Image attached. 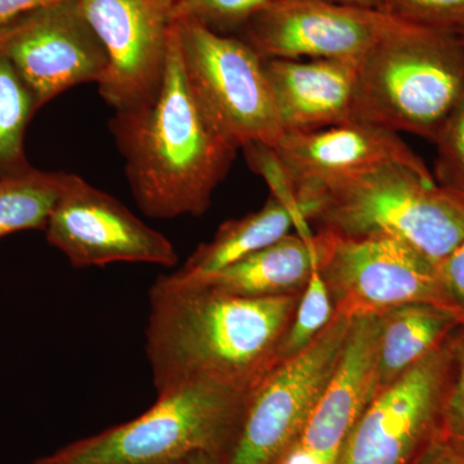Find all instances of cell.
Masks as SVG:
<instances>
[{"instance_id":"6da1fadb","label":"cell","mask_w":464,"mask_h":464,"mask_svg":"<svg viewBox=\"0 0 464 464\" xmlns=\"http://www.w3.org/2000/svg\"><path fill=\"white\" fill-rule=\"evenodd\" d=\"M301 295L243 297L161 276L150 290L146 328L157 392L194 381L250 392L277 365Z\"/></svg>"},{"instance_id":"7a4b0ae2","label":"cell","mask_w":464,"mask_h":464,"mask_svg":"<svg viewBox=\"0 0 464 464\" xmlns=\"http://www.w3.org/2000/svg\"><path fill=\"white\" fill-rule=\"evenodd\" d=\"M110 128L134 199L151 218L204 215L237 151L188 83L177 23L157 97L141 108L115 112Z\"/></svg>"},{"instance_id":"3957f363","label":"cell","mask_w":464,"mask_h":464,"mask_svg":"<svg viewBox=\"0 0 464 464\" xmlns=\"http://www.w3.org/2000/svg\"><path fill=\"white\" fill-rule=\"evenodd\" d=\"M299 213L341 237L404 241L438 265L464 241V195L387 164L295 195Z\"/></svg>"},{"instance_id":"277c9868","label":"cell","mask_w":464,"mask_h":464,"mask_svg":"<svg viewBox=\"0 0 464 464\" xmlns=\"http://www.w3.org/2000/svg\"><path fill=\"white\" fill-rule=\"evenodd\" d=\"M463 92L459 30L413 24L360 61L356 121L435 140Z\"/></svg>"},{"instance_id":"5b68a950","label":"cell","mask_w":464,"mask_h":464,"mask_svg":"<svg viewBox=\"0 0 464 464\" xmlns=\"http://www.w3.org/2000/svg\"><path fill=\"white\" fill-rule=\"evenodd\" d=\"M249 392L194 381L158 393L130 422L66 445L50 464H174L197 454L227 457L239 432Z\"/></svg>"},{"instance_id":"8992f818","label":"cell","mask_w":464,"mask_h":464,"mask_svg":"<svg viewBox=\"0 0 464 464\" xmlns=\"http://www.w3.org/2000/svg\"><path fill=\"white\" fill-rule=\"evenodd\" d=\"M183 66L213 123L237 149H273L284 130L265 60L248 42L192 18L177 20Z\"/></svg>"},{"instance_id":"52a82bcc","label":"cell","mask_w":464,"mask_h":464,"mask_svg":"<svg viewBox=\"0 0 464 464\" xmlns=\"http://www.w3.org/2000/svg\"><path fill=\"white\" fill-rule=\"evenodd\" d=\"M353 317L335 313L331 324L298 355L274 366L249 392L246 411L225 464H277L301 439L334 371Z\"/></svg>"},{"instance_id":"ba28073f","label":"cell","mask_w":464,"mask_h":464,"mask_svg":"<svg viewBox=\"0 0 464 464\" xmlns=\"http://www.w3.org/2000/svg\"><path fill=\"white\" fill-rule=\"evenodd\" d=\"M325 232L328 246L319 273L335 313L368 315L411 304L450 310L440 288L436 265L404 241L351 239Z\"/></svg>"},{"instance_id":"9c48e42d","label":"cell","mask_w":464,"mask_h":464,"mask_svg":"<svg viewBox=\"0 0 464 464\" xmlns=\"http://www.w3.org/2000/svg\"><path fill=\"white\" fill-rule=\"evenodd\" d=\"M413 25L381 9L326 0H276L244 25L264 60L360 63L382 43Z\"/></svg>"},{"instance_id":"30bf717a","label":"cell","mask_w":464,"mask_h":464,"mask_svg":"<svg viewBox=\"0 0 464 464\" xmlns=\"http://www.w3.org/2000/svg\"><path fill=\"white\" fill-rule=\"evenodd\" d=\"M448 340L366 406L337 464H417L439 440L447 384Z\"/></svg>"},{"instance_id":"8fae6325","label":"cell","mask_w":464,"mask_h":464,"mask_svg":"<svg viewBox=\"0 0 464 464\" xmlns=\"http://www.w3.org/2000/svg\"><path fill=\"white\" fill-rule=\"evenodd\" d=\"M109 69L99 92L115 112L148 105L166 72L177 0H79Z\"/></svg>"},{"instance_id":"7c38bea8","label":"cell","mask_w":464,"mask_h":464,"mask_svg":"<svg viewBox=\"0 0 464 464\" xmlns=\"http://www.w3.org/2000/svg\"><path fill=\"white\" fill-rule=\"evenodd\" d=\"M0 54L16 67L39 108L75 85L100 84L109 69L79 0H61L0 29Z\"/></svg>"},{"instance_id":"4fadbf2b","label":"cell","mask_w":464,"mask_h":464,"mask_svg":"<svg viewBox=\"0 0 464 464\" xmlns=\"http://www.w3.org/2000/svg\"><path fill=\"white\" fill-rule=\"evenodd\" d=\"M258 155L268 176L293 198L387 164L435 179L399 133L365 121L285 133L273 149L259 146Z\"/></svg>"},{"instance_id":"5bb4252c","label":"cell","mask_w":464,"mask_h":464,"mask_svg":"<svg viewBox=\"0 0 464 464\" xmlns=\"http://www.w3.org/2000/svg\"><path fill=\"white\" fill-rule=\"evenodd\" d=\"M48 243L74 267L118 262L172 267L176 248L111 195L72 174L45 225Z\"/></svg>"},{"instance_id":"9a60e30c","label":"cell","mask_w":464,"mask_h":464,"mask_svg":"<svg viewBox=\"0 0 464 464\" xmlns=\"http://www.w3.org/2000/svg\"><path fill=\"white\" fill-rule=\"evenodd\" d=\"M380 333V314L353 316L334 371L299 439L333 464L374 398Z\"/></svg>"},{"instance_id":"2e32d148","label":"cell","mask_w":464,"mask_h":464,"mask_svg":"<svg viewBox=\"0 0 464 464\" xmlns=\"http://www.w3.org/2000/svg\"><path fill=\"white\" fill-rule=\"evenodd\" d=\"M265 66L284 133L356 121L359 63L265 60Z\"/></svg>"},{"instance_id":"e0dca14e","label":"cell","mask_w":464,"mask_h":464,"mask_svg":"<svg viewBox=\"0 0 464 464\" xmlns=\"http://www.w3.org/2000/svg\"><path fill=\"white\" fill-rule=\"evenodd\" d=\"M328 246V235L288 234L270 246L252 253L237 264L195 282L176 284L204 285L243 295V297H279L301 295L319 270Z\"/></svg>"},{"instance_id":"ac0fdd59","label":"cell","mask_w":464,"mask_h":464,"mask_svg":"<svg viewBox=\"0 0 464 464\" xmlns=\"http://www.w3.org/2000/svg\"><path fill=\"white\" fill-rule=\"evenodd\" d=\"M295 227L299 234H313L301 213L271 192L261 209L224 222L212 240L198 246L179 270L167 276L179 283L203 279L282 239Z\"/></svg>"},{"instance_id":"d6986e66","label":"cell","mask_w":464,"mask_h":464,"mask_svg":"<svg viewBox=\"0 0 464 464\" xmlns=\"http://www.w3.org/2000/svg\"><path fill=\"white\" fill-rule=\"evenodd\" d=\"M380 315L374 396L442 346L458 326L464 325L453 311L430 304H404Z\"/></svg>"},{"instance_id":"ffe728a7","label":"cell","mask_w":464,"mask_h":464,"mask_svg":"<svg viewBox=\"0 0 464 464\" xmlns=\"http://www.w3.org/2000/svg\"><path fill=\"white\" fill-rule=\"evenodd\" d=\"M70 176L32 167L25 172L0 177V239L14 232L44 230Z\"/></svg>"},{"instance_id":"44dd1931","label":"cell","mask_w":464,"mask_h":464,"mask_svg":"<svg viewBox=\"0 0 464 464\" xmlns=\"http://www.w3.org/2000/svg\"><path fill=\"white\" fill-rule=\"evenodd\" d=\"M39 108L29 85L7 57L0 54V177L30 169L24 137Z\"/></svg>"},{"instance_id":"7402d4cb","label":"cell","mask_w":464,"mask_h":464,"mask_svg":"<svg viewBox=\"0 0 464 464\" xmlns=\"http://www.w3.org/2000/svg\"><path fill=\"white\" fill-rule=\"evenodd\" d=\"M334 306L319 270L302 292L277 353V364L310 346L334 317Z\"/></svg>"},{"instance_id":"603a6c76","label":"cell","mask_w":464,"mask_h":464,"mask_svg":"<svg viewBox=\"0 0 464 464\" xmlns=\"http://www.w3.org/2000/svg\"><path fill=\"white\" fill-rule=\"evenodd\" d=\"M448 346L450 362L440 413L439 440L464 458V325L449 335Z\"/></svg>"},{"instance_id":"cb8c5ba5","label":"cell","mask_w":464,"mask_h":464,"mask_svg":"<svg viewBox=\"0 0 464 464\" xmlns=\"http://www.w3.org/2000/svg\"><path fill=\"white\" fill-rule=\"evenodd\" d=\"M276 0H177L176 21L192 18L210 29L244 26Z\"/></svg>"},{"instance_id":"d4e9b609","label":"cell","mask_w":464,"mask_h":464,"mask_svg":"<svg viewBox=\"0 0 464 464\" xmlns=\"http://www.w3.org/2000/svg\"><path fill=\"white\" fill-rule=\"evenodd\" d=\"M433 141L438 146L436 181L464 195V92Z\"/></svg>"},{"instance_id":"484cf974","label":"cell","mask_w":464,"mask_h":464,"mask_svg":"<svg viewBox=\"0 0 464 464\" xmlns=\"http://www.w3.org/2000/svg\"><path fill=\"white\" fill-rule=\"evenodd\" d=\"M380 9L418 25L457 30L464 25V0H382Z\"/></svg>"},{"instance_id":"4316f807","label":"cell","mask_w":464,"mask_h":464,"mask_svg":"<svg viewBox=\"0 0 464 464\" xmlns=\"http://www.w3.org/2000/svg\"><path fill=\"white\" fill-rule=\"evenodd\" d=\"M436 271L448 307L464 324V241L447 258L436 265Z\"/></svg>"},{"instance_id":"83f0119b","label":"cell","mask_w":464,"mask_h":464,"mask_svg":"<svg viewBox=\"0 0 464 464\" xmlns=\"http://www.w3.org/2000/svg\"><path fill=\"white\" fill-rule=\"evenodd\" d=\"M57 2L61 0H0V29L36 9Z\"/></svg>"},{"instance_id":"f1b7e54d","label":"cell","mask_w":464,"mask_h":464,"mask_svg":"<svg viewBox=\"0 0 464 464\" xmlns=\"http://www.w3.org/2000/svg\"><path fill=\"white\" fill-rule=\"evenodd\" d=\"M277 464H333L328 462L325 458L319 456L315 451L311 450L307 447L302 444L301 440L295 441L285 451V454L280 459Z\"/></svg>"},{"instance_id":"f546056e","label":"cell","mask_w":464,"mask_h":464,"mask_svg":"<svg viewBox=\"0 0 464 464\" xmlns=\"http://www.w3.org/2000/svg\"><path fill=\"white\" fill-rule=\"evenodd\" d=\"M417 464H464V458L438 440Z\"/></svg>"},{"instance_id":"4dcf8cb0","label":"cell","mask_w":464,"mask_h":464,"mask_svg":"<svg viewBox=\"0 0 464 464\" xmlns=\"http://www.w3.org/2000/svg\"><path fill=\"white\" fill-rule=\"evenodd\" d=\"M174 464H225V458L210 456V454H197Z\"/></svg>"},{"instance_id":"1f68e13d","label":"cell","mask_w":464,"mask_h":464,"mask_svg":"<svg viewBox=\"0 0 464 464\" xmlns=\"http://www.w3.org/2000/svg\"><path fill=\"white\" fill-rule=\"evenodd\" d=\"M326 2L351 5V7L380 9L382 0H326Z\"/></svg>"},{"instance_id":"d6a6232c","label":"cell","mask_w":464,"mask_h":464,"mask_svg":"<svg viewBox=\"0 0 464 464\" xmlns=\"http://www.w3.org/2000/svg\"><path fill=\"white\" fill-rule=\"evenodd\" d=\"M33 464H50V463H48V460L45 459V457H43V458H39V459H36L35 462H34Z\"/></svg>"},{"instance_id":"836d02e7","label":"cell","mask_w":464,"mask_h":464,"mask_svg":"<svg viewBox=\"0 0 464 464\" xmlns=\"http://www.w3.org/2000/svg\"><path fill=\"white\" fill-rule=\"evenodd\" d=\"M458 30H459L460 35H462L464 38V25L462 27H459V29Z\"/></svg>"}]
</instances>
